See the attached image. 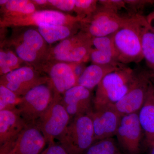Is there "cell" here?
<instances>
[{
	"label": "cell",
	"instance_id": "1",
	"mask_svg": "<svg viewBox=\"0 0 154 154\" xmlns=\"http://www.w3.org/2000/svg\"><path fill=\"white\" fill-rule=\"evenodd\" d=\"M13 28L10 38L1 46L12 50L26 64L38 70L47 60L50 47L36 27Z\"/></svg>",
	"mask_w": 154,
	"mask_h": 154
},
{
	"label": "cell",
	"instance_id": "2",
	"mask_svg": "<svg viewBox=\"0 0 154 154\" xmlns=\"http://www.w3.org/2000/svg\"><path fill=\"white\" fill-rule=\"evenodd\" d=\"M143 16L128 18L124 26L113 34L117 61L121 64L138 63L143 59L141 45Z\"/></svg>",
	"mask_w": 154,
	"mask_h": 154
},
{
	"label": "cell",
	"instance_id": "3",
	"mask_svg": "<svg viewBox=\"0 0 154 154\" xmlns=\"http://www.w3.org/2000/svg\"><path fill=\"white\" fill-rule=\"evenodd\" d=\"M137 72L123 67L106 75L97 87L93 100L94 110H98L117 103L128 93Z\"/></svg>",
	"mask_w": 154,
	"mask_h": 154
},
{
	"label": "cell",
	"instance_id": "4",
	"mask_svg": "<svg viewBox=\"0 0 154 154\" xmlns=\"http://www.w3.org/2000/svg\"><path fill=\"white\" fill-rule=\"evenodd\" d=\"M93 37L80 30L75 35L50 48L46 61H55L67 63H85L90 59L93 46Z\"/></svg>",
	"mask_w": 154,
	"mask_h": 154
},
{
	"label": "cell",
	"instance_id": "5",
	"mask_svg": "<svg viewBox=\"0 0 154 154\" xmlns=\"http://www.w3.org/2000/svg\"><path fill=\"white\" fill-rule=\"evenodd\" d=\"M57 139L69 154H81L96 142L92 120L88 114L77 116Z\"/></svg>",
	"mask_w": 154,
	"mask_h": 154
},
{
	"label": "cell",
	"instance_id": "6",
	"mask_svg": "<svg viewBox=\"0 0 154 154\" xmlns=\"http://www.w3.org/2000/svg\"><path fill=\"white\" fill-rule=\"evenodd\" d=\"M83 19L55 10H39L21 17H1L0 26L1 28H5L37 27L43 25H74L79 24Z\"/></svg>",
	"mask_w": 154,
	"mask_h": 154
},
{
	"label": "cell",
	"instance_id": "7",
	"mask_svg": "<svg viewBox=\"0 0 154 154\" xmlns=\"http://www.w3.org/2000/svg\"><path fill=\"white\" fill-rule=\"evenodd\" d=\"M71 120L62 103V95L55 92L51 103L35 124L45 138L47 143L54 142Z\"/></svg>",
	"mask_w": 154,
	"mask_h": 154
},
{
	"label": "cell",
	"instance_id": "8",
	"mask_svg": "<svg viewBox=\"0 0 154 154\" xmlns=\"http://www.w3.org/2000/svg\"><path fill=\"white\" fill-rule=\"evenodd\" d=\"M55 92L49 81L36 86L22 96L18 109L27 124H35L51 103Z\"/></svg>",
	"mask_w": 154,
	"mask_h": 154
},
{
	"label": "cell",
	"instance_id": "9",
	"mask_svg": "<svg viewBox=\"0 0 154 154\" xmlns=\"http://www.w3.org/2000/svg\"><path fill=\"white\" fill-rule=\"evenodd\" d=\"M128 19L100 5L93 14L81 21V30L93 37L110 36L122 28Z\"/></svg>",
	"mask_w": 154,
	"mask_h": 154
},
{
	"label": "cell",
	"instance_id": "10",
	"mask_svg": "<svg viewBox=\"0 0 154 154\" xmlns=\"http://www.w3.org/2000/svg\"><path fill=\"white\" fill-rule=\"evenodd\" d=\"M31 66H23L1 76L0 84L19 96H24L36 86L49 81L47 76Z\"/></svg>",
	"mask_w": 154,
	"mask_h": 154
},
{
	"label": "cell",
	"instance_id": "11",
	"mask_svg": "<svg viewBox=\"0 0 154 154\" xmlns=\"http://www.w3.org/2000/svg\"><path fill=\"white\" fill-rule=\"evenodd\" d=\"M152 74L146 71L137 72L128 93L120 101L111 105L122 116L138 113L144 103L149 88L152 82Z\"/></svg>",
	"mask_w": 154,
	"mask_h": 154
},
{
	"label": "cell",
	"instance_id": "12",
	"mask_svg": "<svg viewBox=\"0 0 154 154\" xmlns=\"http://www.w3.org/2000/svg\"><path fill=\"white\" fill-rule=\"evenodd\" d=\"M47 142L34 124H29L15 139L0 146V154H41Z\"/></svg>",
	"mask_w": 154,
	"mask_h": 154
},
{
	"label": "cell",
	"instance_id": "13",
	"mask_svg": "<svg viewBox=\"0 0 154 154\" xmlns=\"http://www.w3.org/2000/svg\"><path fill=\"white\" fill-rule=\"evenodd\" d=\"M143 134L138 113L122 116L116 136L125 154H139Z\"/></svg>",
	"mask_w": 154,
	"mask_h": 154
},
{
	"label": "cell",
	"instance_id": "14",
	"mask_svg": "<svg viewBox=\"0 0 154 154\" xmlns=\"http://www.w3.org/2000/svg\"><path fill=\"white\" fill-rule=\"evenodd\" d=\"M87 114L92 120L96 142L116 136L122 116L112 105L93 109Z\"/></svg>",
	"mask_w": 154,
	"mask_h": 154
},
{
	"label": "cell",
	"instance_id": "15",
	"mask_svg": "<svg viewBox=\"0 0 154 154\" xmlns=\"http://www.w3.org/2000/svg\"><path fill=\"white\" fill-rule=\"evenodd\" d=\"M38 71L47 74L55 92L61 95L77 85V79L70 63L48 61L45 63Z\"/></svg>",
	"mask_w": 154,
	"mask_h": 154
},
{
	"label": "cell",
	"instance_id": "16",
	"mask_svg": "<svg viewBox=\"0 0 154 154\" xmlns=\"http://www.w3.org/2000/svg\"><path fill=\"white\" fill-rule=\"evenodd\" d=\"M62 103L71 119L87 114L94 109L91 91L78 85L62 95Z\"/></svg>",
	"mask_w": 154,
	"mask_h": 154
},
{
	"label": "cell",
	"instance_id": "17",
	"mask_svg": "<svg viewBox=\"0 0 154 154\" xmlns=\"http://www.w3.org/2000/svg\"><path fill=\"white\" fill-rule=\"evenodd\" d=\"M28 124L18 108L0 111V146L14 140Z\"/></svg>",
	"mask_w": 154,
	"mask_h": 154
},
{
	"label": "cell",
	"instance_id": "18",
	"mask_svg": "<svg viewBox=\"0 0 154 154\" xmlns=\"http://www.w3.org/2000/svg\"><path fill=\"white\" fill-rule=\"evenodd\" d=\"M139 119L145 137L146 147L150 149L154 144V84L150 86L143 105L138 112Z\"/></svg>",
	"mask_w": 154,
	"mask_h": 154
},
{
	"label": "cell",
	"instance_id": "19",
	"mask_svg": "<svg viewBox=\"0 0 154 154\" xmlns=\"http://www.w3.org/2000/svg\"><path fill=\"white\" fill-rule=\"evenodd\" d=\"M122 67V65L92 63L86 67L82 74L78 79L77 85L82 86L91 91L98 86L106 75Z\"/></svg>",
	"mask_w": 154,
	"mask_h": 154
},
{
	"label": "cell",
	"instance_id": "20",
	"mask_svg": "<svg viewBox=\"0 0 154 154\" xmlns=\"http://www.w3.org/2000/svg\"><path fill=\"white\" fill-rule=\"evenodd\" d=\"M48 44L62 41L75 35L81 30L79 24L74 25H43L36 27Z\"/></svg>",
	"mask_w": 154,
	"mask_h": 154
},
{
	"label": "cell",
	"instance_id": "21",
	"mask_svg": "<svg viewBox=\"0 0 154 154\" xmlns=\"http://www.w3.org/2000/svg\"><path fill=\"white\" fill-rule=\"evenodd\" d=\"M37 11L39 10L33 1L9 0L5 5L1 7V17H21Z\"/></svg>",
	"mask_w": 154,
	"mask_h": 154
},
{
	"label": "cell",
	"instance_id": "22",
	"mask_svg": "<svg viewBox=\"0 0 154 154\" xmlns=\"http://www.w3.org/2000/svg\"><path fill=\"white\" fill-rule=\"evenodd\" d=\"M141 45L143 59L150 68L154 71V33L143 16L141 21Z\"/></svg>",
	"mask_w": 154,
	"mask_h": 154
},
{
	"label": "cell",
	"instance_id": "23",
	"mask_svg": "<svg viewBox=\"0 0 154 154\" xmlns=\"http://www.w3.org/2000/svg\"><path fill=\"white\" fill-rule=\"evenodd\" d=\"M0 50V74L1 76L19 68L25 63L12 50L8 48L1 47Z\"/></svg>",
	"mask_w": 154,
	"mask_h": 154
},
{
	"label": "cell",
	"instance_id": "24",
	"mask_svg": "<svg viewBox=\"0 0 154 154\" xmlns=\"http://www.w3.org/2000/svg\"><path fill=\"white\" fill-rule=\"evenodd\" d=\"M81 154H125L122 153L113 137L97 141Z\"/></svg>",
	"mask_w": 154,
	"mask_h": 154
},
{
	"label": "cell",
	"instance_id": "25",
	"mask_svg": "<svg viewBox=\"0 0 154 154\" xmlns=\"http://www.w3.org/2000/svg\"><path fill=\"white\" fill-rule=\"evenodd\" d=\"M22 99V97L0 85V111L17 109Z\"/></svg>",
	"mask_w": 154,
	"mask_h": 154
},
{
	"label": "cell",
	"instance_id": "26",
	"mask_svg": "<svg viewBox=\"0 0 154 154\" xmlns=\"http://www.w3.org/2000/svg\"><path fill=\"white\" fill-rule=\"evenodd\" d=\"M90 59L92 63L96 64L122 65V64L117 61L116 52L114 50L93 48Z\"/></svg>",
	"mask_w": 154,
	"mask_h": 154
},
{
	"label": "cell",
	"instance_id": "27",
	"mask_svg": "<svg viewBox=\"0 0 154 154\" xmlns=\"http://www.w3.org/2000/svg\"><path fill=\"white\" fill-rule=\"evenodd\" d=\"M98 4V1L96 0H75L74 11L76 16L84 19L96 11Z\"/></svg>",
	"mask_w": 154,
	"mask_h": 154
},
{
	"label": "cell",
	"instance_id": "28",
	"mask_svg": "<svg viewBox=\"0 0 154 154\" xmlns=\"http://www.w3.org/2000/svg\"><path fill=\"white\" fill-rule=\"evenodd\" d=\"M50 9L63 12L74 11L75 0H48Z\"/></svg>",
	"mask_w": 154,
	"mask_h": 154
},
{
	"label": "cell",
	"instance_id": "29",
	"mask_svg": "<svg viewBox=\"0 0 154 154\" xmlns=\"http://www.w3.org/2000/svg\"><path fill=\"white\" fill-rule=\"evenodd\" d=\"M129 11L137 15V13L143 11L146 7L154 4V0H124Z\"/></svg>",
	"mask_w": 154,
	"mask_h": 154
},
{
	"label": "cell",
	"instance_id": "30",
	"mask_svg": "<svg viewBox=\"0 0 154 154\" xmlns=\"http://www.w3.org/2000/svg\"><path fill=\"white\" fill-rule=\"evenodd\" d=\"M98 3L105 8L118 14L119 11L122 9L128 10L124 0H100Z\"/></svg>",
	"mask_w": 154,
	"mask_h": 154
},
{
	"label": "cell",
	"instance_id": "31",
	"mask_svg": "<svg viewBox=\"0 0 154 154\" xmlns=\"http://www.w3.org/2000/svg\"><path fill=\"white\" fill-rule=\"evenodd\" d=\"M41 154H69L66 150L59 143L55 142L48 144L47 148Z\"/></svg>",
	"mask_w": 154,
	"mask_h": 154
},
{
	"label": "cell",
	"instance_id": "32",
	"mask_svg": "<svg viewBox=\"0 0 154 154\" xmlns=\"http://www.w3.org/2000/svg\"><path fill=\"white\" fill-rule=\"evenodd\" d=\"M69 63H70L71 65L73 71L74 73L77 81H78V79L81 76V75L82 74L87 67L85 65V63L79 62Z\"/></svg>",
	"mask_w": 154,
	"mask_h": 154
},
{
	"label": "cell",
	"instance_id": "33",
	"mask_svg": "<svg viewBox=\"0 0 154 154\" xmlns=\"http://www.w3.org/2000/svg\"><path fill=\"white\" fill-rule=\"evenodd\" d=\"M146 18L149 26L154 33V11L149 14Z\"/></svg>",
	"mask_w": 154,
	"mask_h": 154
},
{
	"label": "cell",
	"instance_id": "34",
	"mask_svg": "<svg viewBox=\"0 0 154 154\" xmlns=\"http://www.w3.org/2000/svg\"><path fill=\"white\" fill-rule=\"evenodd\" d=\"M9 0H1L0 1V5L1 7H3L8 2Z\"/></svg>",
	"mask_w": 154,
	"mask_h": 154
},
{
	"label": "cell",
	"instance_id": "35",
	"mask_svg": "<svg viewBox=\"0 0 154 154\" xmlns=\"http://www.w3.org/2000/svg\"><path fill=\"white\" fill-rule=\"evenodd\" d=\"M148 154H154V144L149 149Z\"/></svg>",
	"mask_w": 154,
	"mask_h": 154
},
{
	"label": "cell",
	"instance_id": "36",
	"mask_svg": "<svg viewBox=\"0 0 154 154\" xmlns=\"http://www.w3.org/2000/svg\"></svg>",
	"mask_w": 154,
	"mask_h": 154
},
{
	"label": "cell",
	"instance_id": "37",
	"mask_svg": "<svg viewBox=\"0 0 154 154\" xmlns=\"http://www.w3.org/2000/svg\"><path fill=\"white\" fill-rule=\"evenodd\" d=\"M153 72H154V71H153Z\"/></svg>",
	"mask_w": 154,
	"mask_h": 154
}]
</instances>
